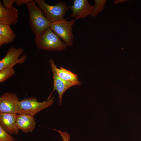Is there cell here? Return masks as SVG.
I'll return each mask as SVG.
<instances>
[{
	"label": "cell",
	"mask_w": 141,
	"mask_h": 141,
	"mask_svg": "<svg viewBox=\"0 0 141 141\" xmlns=\"http://www.w3.org/2000/svg\"></svg>",
	"instance_id": "cell-20"
},
{
	"label": "cell",
	"mask_w": 141,
	"mask_h": 141,
	"mask_svg": "<svg viewBox=\"0 0 141 141\" xmlns=\"http://www.w3.org/2000/svg\"><path fill=\"white\" fill-rule=\"evenodd\" d=\"M17 114L0 113V125L10 134H17L19 129L16 120Z\"/></svg>",
	"instance_id": "cell-11"
},
{
	"label": "cell",
	"mask_w": 141,
	"mask_h": 141,
	"mask_svg": "<svg viewBox=\"0 0 141 141\" xmlns=\"http://www.w3.org/2000/svg\"><path fill=\"white\" fill-rule=\"evenodd\" d=\"M16 124L18 128L25 133L32 132L36 125L33 116L24 114H17Z\"/></svg>",
	"instance_id": "cell-12"
},
{
	"label": "cell",
	"mask_w": 141,
	"mask_h": 141,
	"mask_svg": "<svg viewBox=\"0 0 141 141\" xmlns=\"http://www.w3.org/2000/svg\"><path fill=\"white\" fill-rule=\"evenodd\" d=\"M13 67H7L0 70V83H3L15 74Z\"/></svg>",
	"instance_id": "cell-15"
},
{
	"label": "cell",
	"mask_w": 141,
	"mask_h": 141,
	"mask_svg": "<svg viewBox=\"0 0 141 141\" xmlns=\"http://www.w3.org/2000/svg\"><path fill=\"white\" fill-rule=\"evenodd\" d=\"M49 62L53 74V88L47 99H49L51 97L52 94L55 90H56L58 95V104L60 105L61 102L63 95L66 91L72 86L80 85L81 83L80 81L77 82L66 81L60 78L56 73L55 69L56 65L53 59L52 58L50 59L49 60Z\"/></svg>",
	"instance_id": "cell-6"
},
{
	"label": "cell",
	"mask_w": 141,
	"mask_h": 141,
	"mask_svg": "<svg viewBox=\"0 0 141 141\" xmlns=\"http://www.w3.org/2000/svg\"><path fill=\"white\" fill-rule=\"evenodd\" d=\"M24 51L22 48H16L14 47H10L5 56L0 61V70L5 68L13 67L17 64L24 63L27 58L26 55L24 54L19 58Z\"/></svg>",
	"instance_id": "cell-7"
},
{
	"label": "cell",
	"mask_w": 141,
	"mask_h": 141,
	"mask_svg": "<svg viewBox=\"0 0 141 141\" xmlns=\"http://www.w3.org/2000/svg\"><path fill=\"white\" fill-rule=\"evenodd\" d=\"M14 139L0 125V141H14Z\"/></svg>",
	"instance_id": "cell-17"
},
{
	"label": "cell",
	"mask_w": 141,
	"mask_h": 141,
	"mask_svg": "<svg viewBox=\"0 0 141 141\" xmlns=\"http://www.w3.org/2000/svg\"><path fill=\"white\" fill-rule=\"evenodd\" d=\"M106 2V1L105 0H95L94 9L91 15V16L95 17L101 12L104 8Z\"/></svg>",
	"instance_id": "cell-16"
},
{
	"label": "cell",
	"mask_w": 141,
	"mask_h": 141,
	"mask_svg": "<svg viewBox=\"0 0 141 141\" xmlns=\"http://www.w3.org/2000/svg\"><path fill=\"white\" fill-rule=\"evenodd\" d=\"M75 19L67 21V19L51 23L50 27L59 37L64 41L67 46H71L73 44L74 36L72 27Z\"/></svg>",
	"instance_id": "cell-5"
},
{
	"label": "cell",
	"mask_w": 141,
	"mask_h": 141,
	"mask_svg": "<svg viewBox=\"0 0 141 141\" xmlns=\"http://www.w3.org/2000/svg\"><path fill=\"white\" fill-rule=\"evenodd\" d=\"M29 1V0H15V2L16 5L20 6L24 4H26Z\"/></svg>",
	"instance_id": "cell-19"
},
{
	"label": "cell",
	"mask_w": 141,
	"mask_h": 141,
	"mask_svg": "<svg viewBox=\"0 0 141 141\" xmlns=\"http://www.w3.org/2000/svg\"><path fill=\"white\" fill-rule=\"evenodd\" d=\"M15 38V35L10 25L0 24V47L12 42Z\"/></svg>",
	"instance_id": "cell-13"
},
{
	"label": "cell",
	"mask_w": 141,
	"mask_h": 141,
	"mask_svg": "<svg viewBox=\"0 0 141 141\" xmlns=\"http://www.w3.org/2000/svg\"><path fill=\"white\" fill-rule=\"evenodd\" d=\"M55 70L57 75L60 78L65 81L72 82H78V75L71 71L62 67L58 68L56 65Z\"/></svg>",
	"instance_id": "cell-14"
},
{
	"label": "cell",
	"mask_w": 141,
	"mask_h": 141,
	"mask_svg": "<svg viewBox=\"0 0 141 141\" xmlns=\"http://www.w3.org/2000/svg\"><path fill=\"white\" fill-rule=\"evenodd\" d=\"M29 12L31 29L36 36L50 27L51 23L36 4L35 1L29 0L26 4Z\"/></svg>",
	"instance_id": "cell-2"
},
{
	"label": "cell",
	"mask_w": 141,
	"mask_h": 141,
	"mask_svg": "<svg viewBox=\"0 0 141 141\" xmlns=\"http://www.w3.org/2000/svg\"><path fill=\"white\" fill-rule=\"evenodd\" d=\"M54 101L53 97L42 102L38 101L34 97L25 98L17 102V114H27L34 116L40 111L51 106Z\"/></svg>",
	"instance_id": "cell-4"
},
{
	"label": "cell",
	"mask_w": 141,
	"mask_h": 141,
	"mask_svg": "<svg viewBox=\"0 0 141 141\" xmlns=\"http://www.w3.org/2000/svg\"><path fill=\"white\" fill-rule=\"evenodd\" d=\"M35 1L51 23L64 19L65 15L69 9V6L62 1H59L53 5H48L44 0H35Z\"/></svg>",
	"instance_id": "cell-3"
},
{
	"label": "cell",
	"mask_w": 141,
	"mask_h": 141,
	"mask_svg": "<svg viewBox=\"0 0 141 141\" xmlns=\"http://www.w3.org/2000/svg\"><path fill=\"white\" fill-rule=\"evenodd\" d=\"M18 10L11 6L4 7L0 2V24L10 25L16 24L18 16Z\"/></svg>",
	"instance_id": "cell-10"
},
{
	"label": "cell",
	"mask_w": 141,
	"mask_h": 141,
	"mask_svg": "<svg viewBox=\"0 0 141 141\" xmlns=\"http://www.w3.org/2000/svg\"><path fill=\"white\" fill-rule=\"evenodd\" d=\"M54 130L57 131L62 138L63 141H69L70 139L69 134L66 132H62L61 130L54 129Z\"/></svg>",
	"instance_id": "cell-18"
},
{
	"label": "cell",
	"mask_w": 141,
	"mask_h": 141,
	"mask_svg": "<svg viewBox=\"0 0 141 141\" xmlns=\"http://www.w3.org/2000/svg\"><path fill=\"white\" fill-rule=\"evenodd\" d=\"M72 11L70 17H74L75 20L84 18L92 13L94 6L87 0H74L73 5L69 6Z\"/></svg>",
	"instance_id": "cell-8"
},
{
	"label": "cell",
	"mask_w": 141,
	"mask_h": 141,
	"mask_svg": "<svg viewBox=\"0 0 141 141\" xmlns=\"http://www.w3.org/2000/svg\"><path fill=\"white\" fill-rule=\"evenodd\" d=\"M19 101L16 94L4 93L0 97V113L17 114V103Z\"/></svg>",
	"instance_id": "cell-9"
},
{
	"label": "cell",
	"mask_w": 141,
	"mask_h": 141,
	"mask_svg": "<svg viewBox=\"0 0 141 141\" xmlns=\"http://www.w3.org/2000/svg\"><path fill=\"white\" fill-rule=\"evenodd\" d=\"M34 42L38 49L50 51H62L67 46L50 27L36 36Z\"/></svg>",
	"instance_id": "cell-1"
}]
</instances>
